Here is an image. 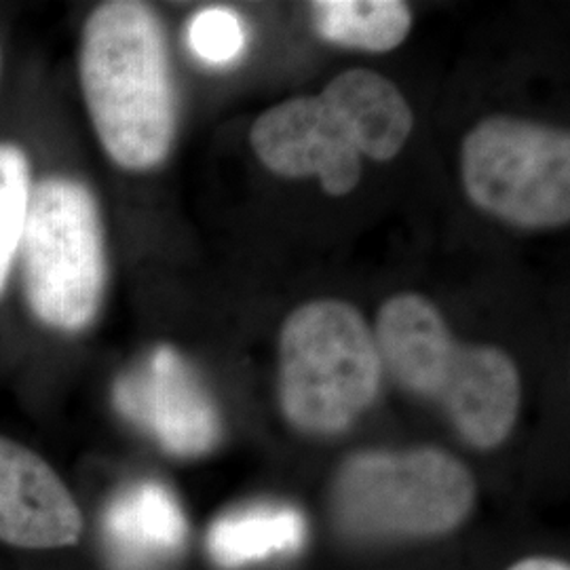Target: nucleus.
<instances>
[{"label":"nucleus","mask_w":570,"mask_h":570,"mask_svg":"<svg viewBox=\"0 0 570 570\" xmlns=\"http://www.w3.org/2000/svg\"><path fill=\"white\" fill-rule=\"evenodd\" d=\"M475 482L435 449L364 452L348 459L332 489L338 527L360 541H406L456 529L473 508Z\"/></svg>","instance_id":"obj_4"},{"label":"nucleus","mask_w":570,"mask_h":570,"mask_svg":"<svg viewBox=\"0 0 570 570\" xmlns=\"http://www.w3.org/2000/svg\"><path fill=\"white\" fill-rule=\"evenodd\" d=\"M100 530L106 558L115 570H169L188 541L180 501L155 480L119 490L104 508Z\"/></svg>","instance_id":"obj_9"},{"label":"nucleus","mask_w":570,"mask_h":570,"mask_svg":"<svg viewBox=\"0 0 570 570\" xmlns=\"http://www.w3.org/2000/svg\"><path fill=\"white\" fill-rule=\"evenodd\" d=\"M112 402L122 419L174 456H204L220 442L218 410L174 346H157L138 366L122 372Z\"/></svg>","instance_id":"obj_6"},{"label":"nucleus","mask_w":570,"mask_h":570,"mask_svg":"<svg viewBox=\"0 0 570 570\" xmlns=\"http://www.w3.org/2000/svg\"><path fill=\"white\" fill-rule=\"evenodd\" d=\"M311 13L326 41L362 51L395 49L412 26L410 9L400 0H322L311 4Z\"/></svg>","instance_id":"obj_14"},{"label":"nucleus","mask_w":570,"mask_h":570,"mask_svg":"<svg viewBox=\"0 0 570 570\" xmlns=\"http://www.w3.org/2000/svg\"><path fill=\"white\" fill-rule=\"evenodd\" d=\"M469 444L499 446L515 423L520 376L510 355L497 346L459 345L435 400Z\"/></svg>","instance_id":"obj_10"},{"label":"nucleus","mask_w":570,"mask_h":570,"mask_svg":"<svg viewBox=\"0 0 570 570\" xmlns=\"http://www.w3.org/2000/svg\"><path fill=\"white\" fill-rule=\"evenodd\" d=\"M26 303L42 326L66 334L91 326L106 289V245L94 193L72 178L32 186L20 244Z\"/></svg>","instance_id":"obj_3"},{"label":"nucleus","mask_w":570,"mask_h":570,"mask_svg":"<svg viewBox=\"0 0 570 570\" xmlns=\"http://www.w3.org/2000/svg\"><path fill=\"white\" fill-rule=\"evenodd\" d=\"M252 148L273 174L320 178L330 195L351 193L362 178V155L322 96H303L268 108L254 122Z\"/></svg>","instance_id":"obj_7"},{"label":"nucleus","mask_w":570,"mask_h":570,"mask_svg":"<svg viewBox=\"0 0 570 570\" xmlns=\"http://www.w3.org/2000/svg\"><path fill=\"white\" fill-rule=\"evenodd\" d=\"M305 518L285 505H254L220 515L207 532L209 558L223 569H242L305 546Z\"/></svg>","instance_id":"obj_13"},{"label":"nucleus","mask_w":570,"mask_h":570,"mask_svg":"<svg viewBox=\"0 0 570 570\" xmlns=\"http://www.w3.org/2000/svg\"><path fill=\"white\" fill-rule=\"evenodd\" d=\"M82 513L56 469L0 435V541L20 550H60L81 539Z\"/></svg>","instance_id":"obj_8"},{"label":"nucleus","mask_w":570,"mask_h":570,"mask_svg":"<svg viewBox=\"0 0 570 570\" xmlns=\"http://www.w3.org/2000/svg\"><path fill=\"white\" fill-rule=\"evenodd\" d=\"M320 96L343 121L360 155L389 161L406 146L414 117L402 91L383 75L366 68L346 70Z\"/></svg>","instance_id":"obj_12"},{"label":"nucleus","mask_w":570,"mask_h":570,"mask_svg":"<svg viewBox=\"0 0 570 570\" xmlns=\"http://www.w3.org/2000/svg\"><path fill=\"white\" fill-rule=\"evenodd\" d=\"M376 348L402 387L438 400L459 343L442 313L421 294H397L379 313Z\"/></svg>","instance_id":"obj_11"},{"label":"nucleus","mask_w":570,"mask_h":570,"mask_svg":"<svg viewBox=\"0 0 570 570\" xmlns=\"http://www.w3.org/2000/svg\"><path fill=\"white\" fill-rule=\"evenodd\" d=\"M510 570H569V567L558 560H550V558H530Z\"/></svg>","instance_id":"obj_17"},{"label":"nucleus","mask_w":570,"mask_h":570,"mask_svg":"<svg viewBox=\"0 0 570 570\" xmlns=\"http://www.w3.org/2000/svg\"><path fill=\"white\" fill-rule=\"evenodd\" d=\"M188 45L199 60L225 66L244 53V23L228 9H204L188 23Z\"/></svg>","instance_id":"obj_16"},{"label":"nucleus","mask_w":570,"mask_h":570,"mask_svg":"<svg viewBox=\"0 0 570 570\" xmlns=\"http://www.w3.org/2000/svg\"><path fill=\"white\" fill-rule=\"evenodd\" d=\"M82 98L106 155L131 171L164 164L176 91L164 26L142 2H104L82 28Z\"/></svg>","instance_id":"obj_1"},{"label":"nucleus","mask_w":570,"mask_h":570,"mask_svg":"<svg viewBox=\"0 0 570 570\" xmlns=\"http://www.w3.org/2000/svg\"><path fill=\"white\" fill-rule=\"evenodd\" d=\"M461 171L471 202L505 223L532 228L569 223V131L489 117L465 136Z\"/></svg>","instance_id":"obj_5"},{"label":"nucleus","mask_w":570,"mask_h":570,"mask_svg":"<svg viewBox=\"0 0 570 570\" xmlns=\"http://www.w3.org/2000/svg\"><path fill=\"white\" fill-rule=\"evenodd\" d=\"M381 355L364 315L343 301L292 311L279 338V395L292 425L336 433L366 410L381 385Z\"/></svg>","instance_id":"obj_2"},{"label":"nucleus","mask_w":570,"mask_h":570,"mask_svg":"<svg viewBox=\"0 0 570 570\" xmlns=\"http://www.w3.org/2000/svg\"><path fill=\"white\" fill-rule=\"evenodd\" d=\"M32 186L26 153L16 144H0V296L20 254Z\"/></svg>","instance_id":"obj_15"}]
</instances>
